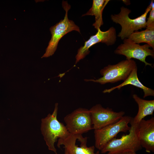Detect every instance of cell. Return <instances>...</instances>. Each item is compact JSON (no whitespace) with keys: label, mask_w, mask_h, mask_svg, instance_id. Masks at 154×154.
I'll return each instance as SVG.
<instances>
[{"label":"cell","mask_w":154,"mask_h":154,"mask_svg":"<svg viewBox=\"0 0 154 154\" xmlns=\"http://www.w3.org/2000/svg\"><path fill=\"white\" fill-rule=\"evenodd\" d=\"M97 30L96 34L90 36L89 39L85 42L84 46L81 47L78 50L76 56L75 64L88 54L90 52L89 48L95 44L102 42L107 46H110L115 43L117 39L116 31L114 27H110L105 31H101L100 28Z\"/></svg>","instance_id":"10"},{"label":"cell","mask_w":154,"mask_h":154,"mask_svg":"<svg viewBox=\"0 0 154 154\" xmlns=\"http://www.w3.org/2000/svg\"><path fill=\"white\" fill-rule=\"evenodd\" d=\"M64 120L71 134L82 135L93 129L91 113L87 109H77L66 115Z\"/></svg>","instance_id":"6"},{"label":"cell","mask_w":154,"mask_h":154,"mask_svg":"<svg viewBox=\"0 0 154 154\" xmlns=\"http://www.w3.org/2000/svg\"><path fill=\"white\" fill-rule=\"evenodd\" d=\"M64 154H68V153L66 150L65 149L64 153Z\"/></svg>","instance_id":"19"},{"label":"cell","mask_w":154,"mask_h":154,"mask_svg":"<svg viewBox=\"0 0 154 154\" xmlns=\"http://www.w3.org/2000/svg\"><path fill=\"white\" fill-rule=\"evenodd\" d=\"M151 7L150 3L143 14L134 19H131L129 17L131 10L123 6L121 7L120 12L118 14L111 15L112 20L114 22L119 24L121 27V31L118 33L117 36L123 40L128 38L134 32L146 28L147 17L151 9Z\"/></svg>","instance_id":"2"},{"label":"cell","mask_w":154,"mask_h":154,"mask_svg":"<svg viewBox=\"0 0 154 154\" xmlns=\"http://www.w3.org/2000/svg\"><path fill=\"white\" fill-rule=\"evenodd\" d=\"M116 154H137L136 152L133 151L125 152Z\"/></svg>","instance_id":"18"},{"label":"cell","mask_w":154,"mask_h":154,"mask_svg":"<svg viewBox=\"0 0 154 154\" xmlns=\"http://www.w3.org/2000/svg\"><path fill=\"white\" fill-rule=\"evenodd\" d=\"M150 47L147 44L140 45L127 38L123 40V43L117 46L114 52L116 54L124 56L126 60L137 59L144 63L145 66H152V64L147 62L145 60L148 56L154 58V51L150 49Z\"/></svg>","instance_id":"8"},{"label":"cell","mask_w":154,"mask_h":154,"mask_svg":"<svg viewBox=\"0 0 154 154\" xmlns=\"http://www.w3.org/2000/svg\"><path fill=\"white\" fill-rule=\"evenodd\" d=\"M78 135L70 134L65 138L58 139L57 146L60 148V146L63 145L68 154H100L99 151L95 153V146H87V137H84L82 135L79 140L80 146L76 145Z\"/></svg>","instance_id":"11"},{"label":"cell","mask_w":154,"mask_h":154,"mask_svg":"<svg viewBox=\"0 0 154 154\" xmlns=\"http://www.w3.org/2000/svg\"><path fill=\"white\" fill-rule=\"evenodd\" d=\"M58 106V104L56 103L52 114H49L46 117L42 119L40 128L48 149L55 154L57 153L54 144L57 139L65 138L70 134L65 125L57 119Z\"/></svg>","instance_id":"1"},{"label":"cell","mask_w":154,"mask_h":154,"mask_svg":"<svg viewBox=\"0 0 154 154\" xmlns=\"http://www.w3.org/2000/svg\"><path fill=\"white\" fill-rule=\"evenodd\" d=\"M128 85H131L142 89L144 93V98L149 96H154V90L145 86L139 80L137 75V67L133 70L127 78L123 83L110 89H106L103 92L110 93L116 89L119 90L122 87Z\"/></svg>","instance_id":"13"},{"label":"cell","mask_w":154,"mask_h":154,"mask_svg":"<svg viewBox=\"0 0 154 154\" xmlns=\"http://www.w3.org/2000/svg\"><path fill=\"white\" fill-rule=\"evenodd\" d=\"M132 97L137 104L138 110L137 114L132 120L135 123L138 124L146 116L152 115L154 110V100H146L140 98L136 94Z\"/></svg>","instance_id":"14"},{"label":"cell","mask_w":154,"mask_h":154,"mask_svg":"<svg viewBox=\"0 0 154 154\" xmlns=\"http://www.w3.org/2000/svg\"><path fill=\"white\" fill-rule=\"evenodd\" d=\"M62 6L66 11L64 19L50 29L52 36L46 52L41 58L52 56L56 51L58 42L65 35L73 31L80 33L79 28L72 20L68 19V13L70 6L66 1H63Z\"/></svg>","instance_id":"5"},{"label":"cell","mask_w":154,"mask_h":154,"mask_svg":"<svg viewBox=\"0 0 154 154\" xmlns=\"http://www.w3.org/2000/svg\"><path fill=\"white\" fill-rule=\"evenodd\" d=\"M137 133L141 147L148 153L154 151V117L142 119L137 124Z\"/></svg>","instance_id":"12"},{"label":"cell","mask_w":154,"mask_h":154,"mask_svg":"<svg viewBox=\"0 0 154 154\" xmlns=\"http://www.w3.org/2000/svg\"><path fill=\"white\" fill-rule=\"evenodd\" d=\"M89 110L94 130L100 129L117 122L125 114L123 111L116 112L109 108H104L100 104L93 106Z\"/></svg>","instance_id":"9"},{"label":"cell","mask_w":154,"mask_h":154,"mask_svg":"<svg viewBox=\"0 0 154 154\" xmlns=\"http://www.w3.org/2000/svg\"><path fill=\"white\" fill-rule=\"evenodd\" d=\"M129 133L123 135L120 138H114L109 142L101 150L102 153L116 154L127 151L136 152L141 146L137 133V124L132 120Z\"/></svg>","instance_id":"3"},{"label":"cell","mask_w":154,"mask_h":154,"mask_svg":"<svg viewBox=\"0 0 154 154\" xmlns=\"http://www.w3.org/2000/svg\"><path fill=\"white\" fill-rule=\"evenodd\" d=\"M109 1V0H93L92 7L86 13L82 15V16L88 15L94 16L95 22L93 25L97 30L103 24L102 12Z\"/></svg>","instance_id":"16"},{"label":"cell","mask_w":154,"mask_h":154,"mask_svg":"<svg viewBox=\"0 0 154 154\" xmlns=\"http://www.w3.org/2000/svg\"><path fill=\"white\" fill-rule=\"evenodd\" d=\"M136 44L145 43L154 49V24L146 27L144 30L136 31L128 38Z\"/></svg>","instance_id":"15"},{"label":"cell","mask_w":154,"mask_h":154,"mask_svg":"<svg viewBox=\"0 0 154 154\" xmlns=\"http://www.w3.org/2000/svg\"><path fill=\"white\" fill-rule=\"evenodd\" d=\"M151 9L150 11L149 14L146 22V27H148L154 24V1L151 0Z\"/></svg>","instance_id":"17"},{"label":"cell","mask_w":154,"mask_h":154,"mask_svg":"<svg viewBox=\"0 0 154 154\" xmlns=\"http://www.w3.org/2000/svg\"><path fill=\"white\" fill-rule=\"evenodd\" d=\"M132 118L123 116L117 122L100 129L94 130L95 147L101 150L110 141L116 138L120 132H126L130 127L128 125Z\"/></svg>","instance_id":"7"},{"label":"cell","mask_w":154,"mask_h":154,"mask_svg":"<svg viewBox=\"0 0 154 154\" xmlns=\"http://www.w3.org/2000/svg\"><path fill=\"white\" fill-rule=\"evenodd\" d=\"M137 66L132 59L122 60L114 65H108L101 69L100 73L102 77L97 79H86V82H92L104 84L114 83L125 80Z\"/></svg>","instance_id":"4"}]
</instances>
